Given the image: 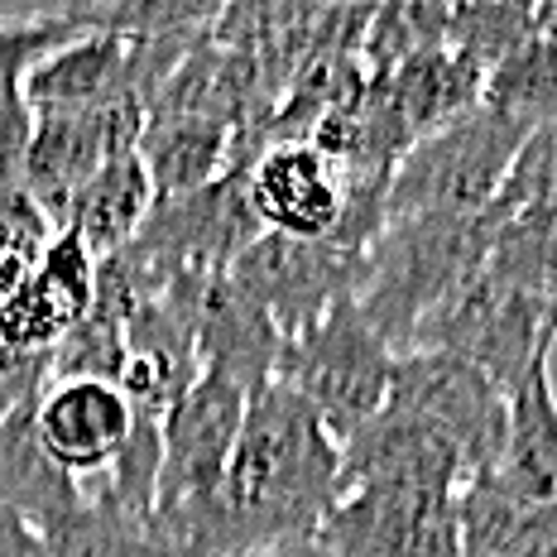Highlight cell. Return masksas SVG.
I'll list each match as a JSON object with an SVG mask.
<instances>
[{
    "mask_svg": "<svg viewBox=\"0 0 557 557\" xmlns=\"http://www.w3.org/2000/svg\"><path fill=\"white\" fill-rule=\"evenodd\" d=\"M475 91H481L485 111L519 125L524 135H533L539 125H553L557 121V49L529 29L524 39L509 44V49L485 67Z\"/></svg>",
    "mask_w": 557,
    "mask_h": 557,
    "instance_id": "e0dca14e",
    "label": "cell"
},
{
    "mask_svg": "<svg viewBox=\"0 0 557 557\" xmlns=\"http://www.w3.org/2000/svg\"><path fill=\"white\" fill-rule=\"evenodd\" d=\"M91 288H97V255L73 231H58L39 264L0 288V346L53 351L91 308Z\"/></svg>",
    "mask_w": 557,
    "mask_h": 557,
    "instance_id": "8fae6325",
    "label": "cell"
},
{
    "mask_svg": "<svg viewBox=\"0 0 557 557\" xmlns=\"http://www.w3.org/2000/svg\"><path fill=\"white\" fill-rule=\"evenodd\" d=\"M145 131V97L135 87L115 91L111 101L91 111H63V115H34L29 139V169L25 188L39 202V212L53 226H63L67 202L107 159L131 154Z\"/></svg>",
    "mask_w": 557,
    "mask_h": 557,
    "instance_id": "52a82bcc",
    "label": "cell"
},
{
    "mask_svg": "<svg viewBox=\"0 0 557 557\" xmlns=\"http://www.w3.org/2000/svg\"><path fill=\"white\" fill-rule=\"evenodd\" d=\"M131 83V39L111 29H87L73 44L53 49L49 58L25 73V107L29 115H63V111H91L111 101Z\"/></svg>",
    "mask_w": 557,
    "mask_h": 557,
    "instance_id": "4fadbf2b",
    "label": "cell"
},
{
    "mask_svg": "<svg viewBox=\"0 0 557 557\" xmlns=\"http://www.w3.org/2000/svg\"><path fill=\"white\" fill-rule=\"evenodd\" d=\"M0 557H53V553L39 529H29L15 515H0Z\"/></svg>",
    "mask_w": 557,
    "mask_h": 557,
    "instance_id": "7402d4cb",
    "label": "cell"
},
{
    "mask_svg": "<svg viewBox=\"0 0 557 557\" xmlns=\"http://www.w3.org/2000/svg\"><path fill=\"white\" fill-rule=\"evenodd\" d=\"M529 29L557 49V0H533L529 5Z\"/></svg>",
    "mask_w": 557,
    "mask_h": 557,
    "instance_id": "d4e9b609",
    "label": "cell"
},
{
    "mask_svg": "<svg viewBox=\"0 0 557 557\" xmlns=\"http://www.w3.org/2000/svg\"><path fill=\"white\" fill-rule=\"evenodd\" d=\"M312 539L332 557H461L457 485L366 481L336 491Z\"/></svg>",
    "mask_w": 557,
    "mask_h": 557,
    "instance_id": "277c9868",
    "label": "cell"
},
{
    "mask_svg": "<svg viewBox=\"0 0 557 557\" xmlns=\"http://www.w3.org/2000/svg\"><path fill=\"white\" fill-rule=\"evenodd\" d=\"M519 125L500 121L495 111L475 107L457 121H443V131L428 135L385 183V216H475L505 183L509 159L524 145Z\"/></svg>",
    "mask_w": 557,
    "mask_h": 557,
    "instance_id": "3957f363",
    "label": "cell"
},
{
    "mask_svg": "<svg viewBox=\"0 0 557 557\" xmlns=\"http://www.w3.org/2000/svg\"><path fill=\"white\" fill-rule=\"evenodd\" d=\"M385 404H399V409L423 418V423H433L461 451L467 475L491 467L505 443L509 394L481 366H471L457 351H437V346L399 351L394 356Z\"/></svg>",
    "mask_w": 557,
    "mask_h": 557,
    "instance_id": "5b68a950",
    "label": "cell"
},
{
    "mask_svg": "<svg viewBox=\"0 0 557 557\" xmlns=\"http://www.w3.org/2000/svg\"><path fill=\"white\" fill-rule=\"evenodd\" d=\"M366 481H437L457 485L467 481L461 451L437 433L433 423H423L418 413L385 404L370 423H361L342 443V471H336V491Z\"/></svg>",
    "mask_w": 557,
    "mask_h": 557,
    "instance_id": "7c38bea8",
    "label": "cell"
},
{
    "mask_svg": "<svg viewBox=\"0 0 557 557\" xmlns=\"http://www.w3.org/2000/svg\"><path fill=\"white\" fill-rule=\"evenodd\" d=\"M485 475L529 529H557V389L548 361L509 389L505 443Z\"/></svg>",
    "mask_w": 557,
    "mask_h": 557,
    "instance_id": "30bf717a",
    "label": "cell"
},
{
    "mask_svg": "<svg viewBox=\"0 0 557 557\" xmlns=\"http://www.w3.org/2000/svg\"><path fill=\"white\" fill-rule=\"evenodd\" d=\"M226 557H332L318 539H294V543H264V548H246V553H226Z\"/></svg>",
    "mask_w": 557,
    "mask_h": 557,
    "instance_id": "cb8c5ba5",
    "label": "cell"
},
{
    "mask_svg": "<svg viewBox=\"0 0 557 557\" xmlns=\"http://www.w3.org/2000/svg\"><path fill=\"white\" fill-rule=\"evenodd\" d=\"M83 505V481L53 467L34 437V399L20 404L0 423V515L25 519L29 529L49 533Z\"/></svg>",
    "mask_w": 557,
    "mask_h": 557,
    "instance_id": "5bb4252c",
    "label": "cell"
},
{
    "mask_svg": "<svg viewBox=\"0 0 557 557\" xmlns=\"http://www.w3.org/2000/svg\"><path fill=\"white\" fill-rule=\"evenodd\" d=\"M77 34H87V29L83 25H10V29H0V87L25 83V73L39 58L73 44Z\"/></svg>",
    "mask_w": 557,
    "mask_h": 557,
    "instance_id": "ffe728a7",
    "label": "cell"
},
{
    "mask_svg": "<svg viewBox=\"0 0 557 557\" xmlns=\"http://www.w3.org/2000/svg\"><path fill=\"white\" fill-rule=\"evenodd\" d=\"M495 557H557V529H529L515 543H505Z\"/></svg>",
    "mask_w": 557,
    "mask_h": 557,
    "instance_id": "603a6c76",
    "label": "cell"
},
{
    "mask_svg": "<svg viewBox=\"0 0 557 557\" xmlns=\"http://www.w3.org/2000/svg\"><path fill=\"white\" fill-rule=\"evenodd\" d=\"M236 288L270 318L278 336L308 327L322 318L336 298L356 294L361 278V250L336 246V240H284L255 236L236 260L226 264Z\"/></svg>",
    "mask_w": 557,
    "mask_h": 557,
    "instance_id": "8992f818",
    "label": "cell"
},
{
    "mask_svg": "<svg viewBox=\"0 0 557 557\" xmlns=\"http://www.w3.org/2000/svg\"><path fill=\"white\" fill-rule=\"evenodd\" d=\"M226 0H115L97 29L125 34V39H154V34H193Z\"/></svg>",
    "mask_w": 557,
    "mask_h": 557,
    "instance_id": "ac0fdd59",
    "label": "cell"
},
{
    "mask_svg": "<svg viewBox=\"0 0 557 557\" xmlns=\"http://www.w3.org/2000/svg\"><path fill=\"white\" fill-rule=\"evenodd\" d=\"M485 5H519V10H529L533 0H485Z\"/></svg>",
    "mask_w": 557,
    "mask_h": 557,
    "instance_id": "484cf974",
    "label": "cell"
},
{
    "mask_svg": "<svg viewBox=\"0 0 557 557\" xmlns=\"http://www.w3.org/2000/svg\"><path fill=\"white\" fill-rule=\"evenodd\" d=\"M246 207L264 236L346 246L351 188L336 173V159L308 139H278L255 159L246 173Z\"/></svg>",
    "mask_w": 557,
    "mask_h": 557,
    "instance_id": "ba28073f",
    "label": "cell"
},
{
    "mask_svg": "<svg viewBox=\"0 0 557 557\" xmlns=\"http://www.w3.org/2000/svg\"><path fill=\"white\" fill-rule=\"evenodd\" d=\"M44 543L53 557H188L149 524V515L115 505L101 481H83V505L44 533Z\"/></svg>",
    "mask_w": 557,
    "mask_h": 557,
    "instance_id": "2e32d148",
    "label": "cell"
},
{
    "mask_svg": "<svg viewBox=\"0 0 557 557\" xmlns=\"http://www.w3.org/2000/svg\"><path fill=\"white\" fill-rule=\"evenodd\" d=\"M389 375H394V351L385 336L370 327L356 294L336 298L308 327L278 336L274 351V380H284L294 394H304L312 413L336 437V447L385 409Z\"/></svg>",
    "mask_w": 557,
    "mask_h": 557,
    "instance_id": "7a4b0ae2",
    "label": "cell"
},
{
    "mask_svg": "<svg viewBox=\"0 0 557 557\" xmlns=\"http://www.w3.org/2000/svg\"><path fill=\"white\" fill-rule=\"evenodd\" d=\"M149 207H154V183H149L145 159L131 149V154L107 159V164L73 193L67 216L58 231H73V236L101 260V255L131 246L139 236V226H145Z\"/></svg>",
    "mask_w": 557,
    "mask_h": 557,
    "instance_id": "9a60e30c",
    "label": "cell"
},
{
    "mask_svg": "<svg viewBox=\"0 0 557 557\" xmlns=\"http://www.w3.org/2000/svg\"><path fill=\"white\" fill-rule=\"evenodd\" d=\"M135 409L115 380L67 375L34 394V437L73 481H97L131 443Z\"/></svg>",
    "mask_w": 557,
    "mask_h": 557,
    "instance_id": "9c48e42d",
    "label": "cell"
},
{
    "mask_svg": "<svg viewBox=\"0 0 557 557\" xmlns=\"http://www.w3.org/2000/svg\"><path fill=\"white\" fill-rule=\"evenodd\" d=\"M342 447L284 380L250 389L216 485V557L312 539L336 500Z\"/></svg>",
    "mask_w": 557,
    "mask_h": 557,
    "instance_id": "6da1fadb",
    "label": "cell"
},
{
    "mask_svg": "<svg viewBox=\"0 0 557 557\" xmlns=\"http://www.w3.org/2000/svg\"><path fill=\"white\" fill-rule=\"evenodd\" d=\"M29 139H34V115L25 107V91L0 87V197L29 193L25 169H29Z\"/></svg>",
    "mask_w": 557,
    "mask_h": 557,
    "instance_id": "d6986e66",
    "label": "cell"
},
{
    "mask_svg": "<svg viewBox=\"0 0 557 557\" xmlns=\"http://www.w3.org/2000/svg\"><path fill=\"white\" fill-rule=\"evenodd\" d=\"M49 356L53 351H10V346H0V423L49 385Z\"/></svg>",
    "mask_w": 557,
    "mask_h": 557,
    "instance_id": "44dd1931",
    "label": "cell"
}]
</instances>
